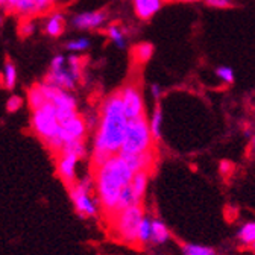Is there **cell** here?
Returning a JSON list of instances; mask_svg holds the SVG:
<instances>
[{"label": "cell", "instance_id": "cell-13", "mask_svg": "<svg viewBox=\"0 0 255 255\" xmlns=\"http://www.w3.org/2000/svg\"><path fill=\"white\" fill-rule=\"evenodd\" d=\"M164 0H132L134 12L140 20L152 18L159 9H161Z\"/></svg>", "mask_w": 255, "mask_h": 255}, {"label": "cell", "instance_id": "cell-7", "mask_svg": "<svg viewBox=\"0 0 255 255\" xmlns=\"http://www.w3.org/2000/svg\"><path fill=\"white\" fill-rule=\"evenodd\" d=\"M79 78L70 70L67 64V58L62 55H56L50 62V70L46 76V82L70 91L76 87Z\"/></svg>", "mask_w": 255, "mask_h": 255}, {"label": "cell", "instance_id": "cell-12", "mask_svg": "<svg viewBox=\"0 0 255 255\" xmlns=\"http://www.w3.org/2000/svg\"><path fill=\"white\" fill-rule=\"evenodd\" d=\"M107 21V12L104 11H88V12H81L73 17L72 23L76 29L81 30H91L98 29Z\"/></svg>", "mask_w": 255, "mask_h": 255}, {"label": "cell", "instance_id": "cell-29", "mask_svg": "<svg viewBox=\"0 0 255 255\" xmlns=\"http://www.w3.org/2000/svg\"><path fill=\"white\" fill-rule=\"evenodd\" d=\"M23 107V99L17 94H12L11 98L6 101V111L8 113H17Z\"/></svg>", "mask_w": 255, "mask_h": 255}, {"label": "cell", "instance_id": "cell-9", "mask_svg": "<svg viewBox=\"0 0 255 255\" xmlns=\"http://www.w3.org/2000/svg\"><path fill=\"white\" fill-rule=\"evenodd\" d=\"M79 161L81 159L78 156L67 152H61L56 155V173L61 178V181L69 187L73 182H76V170Z\"/></svg>", "mask_w": 255, "mask_h": 255}, {"label": "cell", "instance_id": "cell-23", "mask_svg": "<svg viewBox=\"0 0 255 255\" xmlns=\"http://www.w3.org/2000/svg\"><path fill=\"white\" fill-rule=\"evenodd\" d=\"M147 243H152V219L144 214L138 228V245L144 246Z\"/></svg>", "mask_w": 255, "mask_h": 255}, {"label": "cell", "instance_id": "cell-31", "mask_svg": "<svg viewBox=\"0 0 255 255\" xmlns=\"http://www.w3.org/2000/svg\"><path fill=\"white\" fill-rule=\"evenodd\" d=\"M208 6H213V8H230L233 3L231 0H205Z\"/></svg>", "mask_w": 255, "mask_h": 255}, {"label": "cell", "instance_id": "cell-14", "mask_svg": "<svg viewBox=\"0 0 255 255\" xmlns=\"http://www.w3.org/2000/svg\"><path fill=\"white\" fill-rule=\"evenodd\" d=\"M149 173L150 172H138L134 173L132 181H131V188L134 191L135 198L141 202L146 196V191H147V185H149Z\"/></svg>", "mask_w": 255, "mask_h": 255}, {"label": "cell", "instance_id": "cell-20", "mask_svg": "<svg viewBox=\"0 0 255 255\" xmlns=\"http://www.w3.org/2000/svg\"><path fill=\"white\" fill-rule=\"evenodd\" d=\"M27 104L30 107V110H38L40 107H43L44 104H47L44 94L40 88V85H34L29 91H27Z\"/></svg>", "mask_w": 255, "mask_h": 255}, {"label": "cell", "instance_id": "cell-2", "mask_svg": "<svg viewBox=\"0 0 255 255\" xmlns=\"http://www.w3.org/2000/svg\"><path fill=\"white\" fill-rule=\"evenodd\" d=\"M132 170L128 167L120 153L111 156L104 164L94 167V190L101 210L111 219L116 213L122 191L131 184Z\"/></svg>", "mask_w": 255, "mask_h": 255}, {"label": "cell", "instance_id": "cell-4", "mask_svg": "<svg viewBox=\"0 0 255 255\" xmlns=\"http://www.w3.org/2000/svg\"><path fill=\"white\" fill-rule=\"evenodd\" d=\"M94 190V179L93 176H85L70 185L69 195L73 204L75 211L82 219H94L98 217L101 205L98 198L91 196Z\"/></svg>", "mask_w": 255, "mask_h": 255}, {"label": "cell", "instance_id": "cell-35", "mask_svg": "<svg viewBox=\"0 0 255 255\" xmlns=\"http://www.w3.org/2000/svg\"><path fill=\"white\" fill-rule=\"evenodd\" d=\"M249 152H251V155H252V156H255V132H254V135H252V138H251Z\"/></svg>", "mask_w": 255, "mask_h": 255}, {"label": "cell", "instance_id": "cell-16", "mask_svg": "<svg viewBox=\"0 0 255 255\" xmlns=\"http://www.w3.org/2000/svg\"><path fill=\"white\" fill-rule=\"evenodd\" d=\"M170 239V231L166 223L159 219H152V243L164 245Z\"/></svg>", "mask_w": 255, "mask_h": 255}, {"label": "cell", "instance_id": "cell-8", "mask_svg": "<svg viewBox=\"0 0 255 255\" xmlns=\"http://www.w3.org/2000/svg\"><path fill=\"white\" fill-rule=\"evenodd\" d=\"M122 104L128 120L138 119L144 116V102L141 98V93L135 84H128L120 90Z\"/></svg>", "mask_w": 255, "mask_h": 255}, {"label": "cell", "instance_id": "cell-5", "mask_svg": "<svg viewBox=\"0 0 255 255\" xmlns=\"http://www.w3.org/2000/svg\"><path fill=\"white\" fill-rule=\"evenodd\" d=\"M144 217L141 205L126 208L111 217L113 228L117 233V237L126 245H138V228Z\"/></svg>", "mask_w": 255, "mask_h": 255}, {"label": "cell", "instance_id": "cell-17", "mask_svg": "<svg viewBox=\"0 0 255 255\" xmlns=\"http://www.w3.org/2000/svg\"><path fill=\"white\" fill-rule=\"evenodd\" d=\"M135 205H141V202L135 198L134 191H132V188H131V184H129V185H128V187L122 191V195H120V199H119V204H117V208H116L114 216H116L117 213L126 210V208H131V207H135ZM114 216H113V217H114Z\"/></svg>", "mask_w": 255, "mask_h": 255}, {"label": "cell", "instance_id": "cell-15", "mask_svg": "<svg viewBox=\"0 0 255 255\" xmlns=\"http://www.w3.org/2000/svg\"><path fill=\"white\" fill-rule=\"evenodd\" d=\"M64 26H66V20H64V15L59 14V12H53L46 20L44 30H46V34H49L50 37H59L62 32H64Z\"/></svg>", "mask_w": 255, "mask_h": 255}, {"label": "cell", "instance_id": "cell-34", "mask_svg": "<svg viewBox=\"0 0 255 255\" xmlns=\"http://www.w3.org/2000/svg\"><path fill=\"white\" fill-rule=\"evenodd\" d=\"M12 2H14V0H0V8H3V9H8V11H11Z\"/></svg>", "mask_w": 255, "mask_h": 255}, {"label": "cell", "instance_id": "cell-30", "mask_svg": "<svg viewBox=\"0 0 255 255\" xmlns=\"http://www.w3.org/2000/svg\"><path fill=\"white\" fill-rule=\"evenodd\" d=\"M18 30H20V34H21L23 37H30L32 34H34V30H35V24L32 23L29 18H26V20L21 21Z\"/></svg>", "mask_w": 255, "mask_h": 255}, {"label": "cell", "instance_id": "cell-1", "mask_svg": "<svg viewBox=\"0 0 255 255\" xmlns=\"http://www.w3.org/2000/svg\"><path fill=\"white\" fill-rule=\"evenodd\" d=\"M128 122L129 120H128L123 110L120 90L114 91L104 101L101 107L91 153V161L94 167L104 164L111 156L120 153L126 135Z\"/></svg>", "mask_w": 255, "mask_h": 255}, {"label": "cell", "instance_id": "cell-21", "mask_svg": "<svg viewBox=\"0 0 255 255\" xmlns=\"http://www.w3.org/2000/svg\"><path fill=\"white\" fill-rule=\"evenodd\" d=\"M237 237L243 246H251L252 243H255V222H248L243 227H240Z\"/></svg>", "mask_w": 255, "mask_h": 255}, {"label": "cell", "instance_id": "cell-28", "mask_svg": "<svg viewBox=\"0 0 255 255\" xmlns=\"http://www.w3.org/2000/svg\"><path fill=\"white\" fill-rule=\"evenodd\" d=\"M90 47V41L87 38H78V40H72L70 43H67V49L72 52H84Z\"/></svg>", "mask_w": 255, "mask_h": 255}, {"label": "cell", "instance_id": "cell-10", "mask_svg": "<svg viewBox=\"0 0 255 255\" xmlns=\"http://www.w3.org/2000/svg\"><path fill=\"white\" fill-rule=\"evenodd\" d=\"M87 120L84 117H81L79 114L62 122L61 123V141L66 146L70 141H76V140H84L85 134H87ZM62 146V147H64Z\"/></svg>", "mask_w": 255, "mask_h": 255}, {"label": "cell", "instance_id": "cell-6", "mask_svg": "<svg viewBox=\"0 0 255 255\" xmlns=\"http://www.w3.org/2000/svg\"><path fill=\"white\" fill-rule=\"evenodd\" d=\"M153 141L155 140L152 137L149 120L146 119V116L138 117V119H132V120L128 122L126 135H125V141H123L120 152H125V153L146 152V150L152 149Z\"/></svg>", "mask_w": 255, "mask_h": 255}, {"label": "cell", "instance_id": "cell-25", "mask_svg": "<svg viewBox=\"0 0 255 255\" xmlns=\"http://www.w3.org/2000/svg\"><path fill=\"white\" fill-rule=\"evenodd\" d=\"M182 252L184 255H216L214 249L208 246H202V245H195V243H184Z\"/></svg>", "mask_w": 255, "mask_h": 255}, {"label": "cell", "instance_id": "cell-24", "mask_svg": "<svg viewBox=\"0 0 255 255\" xmlns=\"http://www.w3.org/2000/svg\"><path fill=\"white\" fill-rule=\"evenodd\" d=\"M61 152H67V153H72V155L78 156L79 159H84L87 156V146H85V141L84 140H76V141L67 143L66 146L62 147Z\"/></svg>", "mask_w": 255, "mask_h": 255}, {"label": "cell", "instance_id": "cell-33", "mask_svg": "<svg viewBox=\"0 0 255 255\" xmlns=\"http://www.w3.org/2000/svg\"><path fill=\"white\" fill-rule=\"evenodd\" d=\"M150 93H152V98L153 99H159V96H161V88H159V85L153 84L152 88H150Z\"/></svg>", "mask_w": 255, "mask_h": 255}, {"label": "cell", "instance_id": "cell-32", "mask_svg": "<svg viewBox=\"0 0 255 255\" xmlns=\"http://www.w3.org/2000/svg\"><path fill=\"white\" fill-rule=\"evenodd\" d=\"M56 2H58V0H37V3H38L41 12H47Z\"/></svg>", "mask_w": 255, "mask_h": 255}, {"label": "cell", "instance_id": "cell-3", "mask_svg": "<svg viewBox=\"0 0 255 255\" xmlns=\"http://www.w3.org/2000/svg\"><path fill=\"white\" fill-rule=\"evenodd\" d=\"M30 128L34 134L47 146V149L58 155L62 150L61 141V122L56 114V108L52 104H44L38 110L32 111Z\"/></svg>", "mask_w": 255, "mask_h": 255}, {"label": "cell", "instance_id": "cell-36", "mask_svg": "<svg viewBox=\"0 0 255 255\" xmlns=\"http://www.w3.org/2000/svg\"><path fill=\"white\" fill-rule=\"evenodd\" d=\"M178 2H187V3H190V2H199V0H178Z\"/></svg>", "mask_w": 255, "mask_h": 255}, {"label": "cell", "instance_id": "cell-18", "mask_svg": "<svg viewBox=\"0 0 255 255\" xmlns=\"http://www.w3.org/2000/svg\"><path fill=\"white\" fill-rule=\"evenodd\" d=\"M149 126H150V132H152V137L153 140H159L161 138V134H163V111H161V107H156L150 120H149Z\"/></svg>", "mask_w": 255, "mask_h": 255}, {"label": "cell", "instance_id": "cell-11", "mask_svg": "<svg viewBox=\"0 0 255 255\" xmlns=\"http://www.w3.org/2000/svg\"><path fill=\"white\" fill-rule=\"evenodd\" d=\"M120 156L125 159V163L128 164L132 170V173H138V172H150L152 167L155 166V152L153 149L146 150V152H140V153H125L120 152Z\"/></svg>", "mask_w": 255, "mask_h": 255}, {"label": "cell", "instance_id": "cell-27", "mask_svg": "<svg viewBox=\"0 0 255 255\" xmlns=\"http://www.w3.org/2000/svg\"><path fill=\"white\" fill-rule=\"evenodd\" d=\"M216 75L217 78L223 82V84H227V85H231L234 82V72L231 67H227V66H222L216 70Z\"/></svg>", "mask_w": 255, "mask_h": 255}, {"label": "cell", "instance_id": "cell-19", "mask_svg": "<svg viewBox=\"0 0 255 255\" xmlns=\"http://www.w3.org/2000/svg\"><path fill=\"white\" fill-rule=\"evenodd\" d=\"M0 82H2L3 88H6V90H12L15 87V84H17V69H15V66L11 61H8L5 64Z\"/></svg>", "mask_w": 255, "mask_h": 255}, {"label": "cell", "instance_id": "cell-37", "mask_svg": "<svg viewBox=\"0 0 255 255\" xmlns=\"http://www.w3.org/2000/svg\"><path fill=\"white\" fill-rule=\"evenodd\" d=\"M251 249H252V251L255 252V243H252V245H251Z\"/></svg>", "mask_w": 255, "mask_h": 255}, {"label": "cell", "instance_id": "cell-38", "mask_svg": "<svg viewBox=\"0 0 255 255\" xmlns=\"http://www.w3.org/2000/svg\"><path fill=\"white\" fill-rule=\"evenodd\" d=\"M0 23H2V15H0Z\"/></svg>", "mask_w": 255, "mask_h": 255}, {"label": "cell", "instance_id": "cell-26", "mask_svg": "<svg viewBox=\"0 0 255 255\" xmlns=\"http://www.w3.org/2000/svg\"><path fill=\"white\" fill-rule=\"evenodd\" d=\"M108 37H110V40H111L117 47H125V44H126L125 34H123V30H122L117 24H111V26L108 27Z\"/></svg>", "mask_w": 255, "mask_h": 255}, {"label": "cell", "instance_id": "cell-22", "mask_svg": "<svg viewBox=\"0 0 255 255\" xmlns=\"http://www.w3.org/2000/svg\"><path fill=\"white\" fill-rule=\"evenodd\" d=\"M152 55H153V46L150 43H140L132 49V58L140 64L147 62L152 58Z\"/></svg>", "mask_w": 255, "mask_h": 255}]
</instances>
